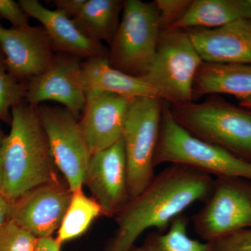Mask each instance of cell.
Returning <instances> with one entry per match:
<instances>
[{
  "instance_id": "cell-1",
  "label": "cell",
  "mask_w": 251,
  "mask_h": 251,
  "mask_svg": "<svg viewBox=\"0 0 251 251\" xmlns=\"http://www.w3.org/2000/svg\"><path fill=\"white\" fill-rule=\"evenodd\" d=\"M214 180L190 167H166L115 216L116 232L105 251H131L149 229L166 232L175 218L194 203L204 202L209 197Z\"/></svg>"
},
{
  "instance_id": "cell-2",
  "label": "cell",
  "mask_w": 251,
  "mask_h": 251,
  "mask_svg": "<svg viewBox=\"0 0 251 251\" xmlns=\"http://www.w3.org/2000/svg\"><path fill=\"white\" fill-rule=\"evenodd\" d=\"M10 124L1 150L0 195L14 202L33 188L59 179L36 106L23 100L12 108Z\"/></svg>"
},
{
  "instance_id": "cell-3",
  "label": "cell",
  "mask_w": 251,
  "mask_h": 251,
  "mask_svg": "<svg viewBox=\"0 0 251 251\" xmlns=\"http://www.w3.org/2000/svg\"><path fill=\"white\" fill-rule=\"evenodd\" d=\"M163 102L154 167L164 163L182 165L216 178L251 182V162L193 136L175 121L169 104Z\"/></svg>"
},
{
  "instance_id": "cell-4",
  "label": "cell",
  "mask_w": 251,
  "mask_h": 251,
  "mask_svg": "<svg viewBox=\"0 0 251 251\" xmlns=\"http://www.w3.org/2000/svg\"><path fill=\"white\" fill-rule=\"evenodd\" d=\"M170 108L175 121L193 136L251 162V112L214 99Z\"/></svg>"
},
{
  "instance_id": "cell-5",
  "label": "cell",
  "mask_w": 251,
  "mask_h": 251,
  "mask_svg": "<svg viewBox=\"0 0 251 251\" xmlns=\"http://www.w3.org/2000/svg\"><path fill=\"white\" fill-rule=\"evenodd\" d=\"M203 62L184 29H161L152 62L143 79L170 105L192 102L193 87Z\"/></svg>"
},
{
  "instance_id": "cell-6",
  "label": "cell",
  "mask_w": 251,
  "mask_h": 251,
  "mask_svg": "<svg viewBox=\"0 0 251 251\" xmlns=\"http://www.w3.org/2000/svg\"><path fill=\"white\" fill-rule=\"evenodd\" d=\"M161 31L154 1H125L122 19L110 44V65L132 76L143 77L154 57Z\"/></svg>"
},
{
  "instance_id": "cell-7",
  "label": "cell",
  "mask_w": 251,
  "mask_h": 251,
  "mask_svg": "<svg viewBox=\"0 0 251 251\" xmlns=\"http://www.w3.org/2000/svg\"><path fill=\"white\" fill-rule=\"evenodd\" d=\"M163 105L157 97H137L130 101L122 134L130 198L143 192L155 176L153 159Z\"/></svg>"
},
{
  "instance_id": "cell-8",
  "label": "cell",
  "mask_w": 251,
  "mask_h": 251,
  "mask_svg": "<svg viewBox=\"0 0 251 251\" xmlns=\"http://www.w3.org/2000/svg\"><path fill=\"white\" fill-rule=\"evenodd\" d=\"M204 205L193 216L195 232L211 243L238 231L251 228V182L216 178Z\"/></svg>"
},
{
  "instance_id": "cell-9",
  "label": "cell",
  "mask_w": 251,
  "mask_h": 251,
  "mask_svg": "<svg viewBox=\"0 0 251 251\" xmlns=\"http://www.w3.org/2000/svg\"><path fill=\"white\" fill-rule=\"evenodd\" d=\"M57 170L72 193L82 189L91 154L80 122L64 107L36 106Z\"/></svg>"
},
{
  "instance_id": "cell-10",
  "label": "cell",
  "mask_w": 251,
  "mask_h": 251,
  "mask_svg": "<svg viewBox=\"0 0 251 251\" xmlns=\"http://www.w3.org/2000/svg\"><path fill=\"white\" fill-rule=\"evenodd\" d=\"M25 99L34 106L57 102L78 118L87 102L81 59L62 52L56 54L45 72L26 82Z\"/></svg>"
},
{
  "instance_id": "cell-11",
  "label": "cell",
  "mask_w": 251,
  "mask_h": 251,
  "mask_svg": "<svg viewBox=\"0 0 251 251\" xmlns=\"http://www.w3.org/2000/svg\"><path fill=\"white\" fill-rule=\"evenodd\" d=\"M67 185L52 181L33 188L13 202L11 221L37 239L58 231L72 199Z\"/></svg>"
},
{
  "instance_id": "cell-12",
  "label": "cell",
  "mask_w": 251,
  "mask_h": 251,
  "mask_svg": "<svg viewBox=\"0 0 251 251\" xmlns=\"http://www.w3.org/2000/svg\"><path fill=\"white\" fill-rule=\"evenodd\" d=\"M0 47L8 71L21 82L45 72L57 54L42 26L6 29L0 25Z\"/></svg>"
},
{
  "instance_id": "cell-13",
  "label": "cell",
  "mask_w": 251,
  "mask_h": 251,
  "mask_svg": "<svg viewBox=\"0 0 251 251\" xmlns=\"http://www.w3.org/2000/svg\"><path fill=\"white\" fill-rule=\"evenodd\" d=\"M85 184L100 204L103 215L116 216L129 201L126 158L122 138L91 156Z\"/></svg>"
},
{
  "instance_id": "cell-14",
  "label": "cell",
  "mask_w": 251,
  "mask_h": 251,
  "mask_svg": "<svg viewBox=\"0 0 251 251\" xmlns=\"http://www.w3.org/2000/svg\"><path fill=\"white\" fill-rule=\"evenodd\" d=\"M132 99L107 92H87V102L79 122L91 154L122 139Z\"/></svg>"
},
{
  "instance_id": "cell-15",
  "label": "cell",
  "mask_w": 251,
  "mask_h": 251,
  "mask_svg": "<svg viewBox=\"0 0 251 251\" xmlns=\"http://www.w3.org/2000/svg\"><path fill=\"white\" fill-rule=\"evenodd\" d=\"M18 2L29 17L42 25L55 52L85 60L100 56L108 57V50L101 42L88 37L62 11L48 9L37 0H20Z\"/></svg>"
},
{
  "instance_id": "cell-16",
  "label": "cell",
  "mask_w": 251,
  "mask_h": 251,
  "mask_svg": "<svg viewBox=\"0 0 251 251\" xmlns=\"http://www.w3.org/2000/svg\"><path fill=\"white\" fill-rule=\"evenodd\" d=\"M186 30L203 62L251 64V19Z\"/></svg>"
},
{
  "instance_id": "cell-17",
  "label": "cell",
  "mask_w": 251,
  "mask_h": 251,
  "mask_svg": "<svg viewBox=\"0 0 251 251\" xmlns=\"http://www.w3.org/2000/svg\"><path fill=\"white\" fill-rule=\"evenodd\" d=\"M234 96L241 101L251 97V64L202 63L193 87V100L209 94Z\"/></svg>"
},
{
  "instance_id": "cell-18",
  "label": "cell",
  "mask_w": 251,
  "mask_h": 251,
  "mask_svg": "<svg viewBox=\"0 0 251 251\" xmlns=\"http://www.w3.org/2000/svg\"><path fill=\"white\" fill-rule=\"evenodd\" d=\"M82 70L87 92H107L130 99L157 97L153 89L143 79L112 67L108 57L100 56L86 59L82 62Z\"/></svg>"
},
{
  "instance_id": "cell-19",
  "label": "cell",
  "mask_w": 251,
  "mask_h": 251,
  "mask_svg": "<svg viewBox=\"0 0 251 251\" xmlns=\"http://www.w3.org/2000/svg\"><path fill=\"white\" fill-rule=\"evenodd\" d=\"M243 19H251L249 0H193L184 16L170 29H216Z\"/></svg>"
},
{
  "instance_id": "cell-20",
  "label": "cell",
  "mask_w": 251,
  "mask_h": 251,
  "mask_svg": "<svg viewBox=\"0 0 251 251\" xmlns=\"http://www.w3.org/2000/svg\"><path fill=\"white\" fill-rule=\"evenodd\" d=\"M125 1L85 0L73 21L88 37L111 44L120 25Z\"/></svg>"
},
{
  "instance_id": "cell-21",
  "label": "cell",
  "mask_w": 251,
  "mask_h": 251,
  "mask_svg": "<svg viewBox=\"0 0 251 251\" xmlns=\"http://www.w3.org/2000/svg\"><path fill=\"white\" fill-rule=\"evenodd\" d=\"M100 214L103 211L100 204L95 199L87 197L82 189L72 193L56 239L62 245L80 237Z\"/></svg>"
},
{
  "instance_id": "cell-22",
  "label": "cell",
  "mask_w": 251,
  "mask_h": 251,
  "mask_svg": "<svg viewBox=\"0 0 251 251\" xmlns=\"http://www.w3.org/2000/svg\"><path fill=\"white\" fill-rule=\"evenodd\" d=\"M188 226V218L181 214L172 221L166 232L149 234L143 247L145 251H214L211 243L190 237Z\"/></svg>"
},
{
  "instance_id": "cell-23",
  "label": "cell",
  "mask_w": 251,
  "mask_h": 251,
  "mask_svg": "<svg viewBox=\"0 0 251 251\" xmlns=\"http://www.w3.org/2000/svg\"><path fill=\"white\" fill-rule=\"evenodd\" d=\"M26 82H21L8 71L0 55V120L11 123V110L25 98Z\"/></svg>"
},
{
  "instance_id": "cell-24",
  "label": "cell",
  "mask_w": 251,
  "mask_h": 251,
  "mask_svg": "<svg viewBox=\"0 0 251 251\" xmlns=\"http://www.w3.org/2000/svg\"><path fill=\"white\" fill-rule=\"evenodd\" d=\"M38 239L10 221L0 232V251H35Z\"/></svg>"
},
{
  "instance_id": "cell-25",
  "label": "cell",
  "mask_w": 251,
  "mask_h": 251,
  "mask_svg": "<svg viewBox=\"0 0 251 251\" xmlns=\"http://www.w3.org/2000/svg\"><path fill=\"white\" fill-rule=\"evenodd\" d=\"M161 29H170L184 16L192 0H156Z\"/></svg>"
},
{
  "instance_id": "cell-26",
  "label": "cell",
  "mask_w": 251,
  "mask_h": 251,
  "mask_svg": "<svg viewBox=\"0 0 251 251\" xmlns=\"http://www.w3.org/2000/svg\"><path fill=\"white\" fill-rule=\"evenodd\" d=\"M211 244L214 251H251V228L225 236Z\"/></svg>"
},
{
  "instance_id": "cell-27",
  "label": "cell",
  "mask_w": 251,
  "mask_h": 251,
  "mask_svg": "<svg viewBox=\"0 0 251 251\" xmlns=\"http://www.w3.org/2000/svg\"><path fill=\"white\" fill-rule=\"evenodd\" d=\"M0 17L7 20L13 27L29 25V16L21 7L19 2L13 0H0Z\"/></svg>"
},
{
  "instance_id": "cell-28",
  "label": "cell",
  "mask_w": 251,
  "mask_h": 251,
  "mask_svg": "<svg viewBox=\"0 0 251 251\" xmlns=\"http://www.w3.org/2000/svg\"><path fill=\"white\" fill-rule=\"evenodd\" d=\"M85 1V0H54L52 4L55 6V9L73 19L78 14Z\"/></svg>"
},
{
  "instance_id": "cell-29",
  "label": "cell",
  "mask_w": 251,
  "mask_h": 251,
  "mask_svg": "<svg viewBox=\"0 0 251 251\" xmlns=\"http://www.w3.org/2000/svg\"><path fill=\"white\" fill-rule=\"evenodd\" d=\"M13 202L0 195V232L11 221Z\"/></svg>"
},
{
  "instance_id": "cell-30",
  "label": "cell",
  "mask_w": 251,
  "mask_h": 251,
  "mask_svg": "<svg viewBox=\"0 0 251 251\" xmlns=\"http://www.w3.org/2000/svg\"><path fill=\"white\" fill-rule=\"evenodd\" d=\"M62 244L52 237L38 239L35 251H61Z\"/></svg>"
},
{
  "instance_id": "cell-31",
  "label": "cell",
  "mask_w": 251,
  "mask_h": 251,
  "mask_svg": "<svg viewBox=\"0 0 251 251\" xmlns=\"http://www.w3.org/2000/svg\"><path fill=\"white\" fill-rule=\"evenodd\" d=\"M4 135H3L2 131L0 128V190H1V184H2V177H3V168H2V161H1V147H2L3 141L4 139Z\"/></svg>"
},
{
  "instance_id": "cell-32",
  "label": "cell",
  "mask_w": 251,
  "mask_h": 251,
  "mask_svg": "<svg viewBox=\"0 0 251 251\" xmlns=\"http://www.w3.org/2000/svg\"><path fill=\"white\" fill-rule=\"evenodd\" d=\"M240 105L243 108L251 109V97L240 101Z\"/></svg>"
},
{
  "instance_id": "cell-33",
  "label": "cell",
  "mask_w": 251,
  "mask_h": 251,
  "mask_svg": "<svg viewBox=\"0 0 251 251\" xmlns=\"http://www.w3.org/2000/svg\"><path fill=\"white\" fill-rule=\"evenodd\" d=\"M131 251H145L143 246L141 247L133 248Z\"/></svg>"
},
{
  "instance_id": "cell-34",
  "label": "cell",
  "mask_w": 251,
  "mask_h": 251,
  "mask_svg": "<svg viewBox=\"0 0 251 251\" xmlns=\"http://www.w3.org/2000/svg\"><path fill=\"white\" fill-rule=\"evenodd\" d=\"M249 1H250V3L251 4V0H249Z\"/></svg>"
}]
</instances>
